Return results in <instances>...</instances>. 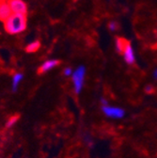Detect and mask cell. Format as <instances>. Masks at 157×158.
I'll use <instances>...</instances> for the list:
<instances>
[{"mask_svg":"<svg viewBox=\"0 0 157 158\" xmlns=\"http://www.w3.org/2000/svg\"><path fill=\"white\" fill-rule=\"evenodd\" d=\"M27 15L12 13L4 22L5 30L10 34H17L27 28Z\"/></svg>","mask_w":157,"mask_h":158,"instance_id":"1","label":"cell"},{"mask_svg":"<svg viewBox=\"0 0 157 158\" xmlns=\"http://www.w3.org/2000/svg\"><path fill=\"white\" fill-rule=\"evenodd\" d=\"M85 73H86L85 68L83 66H81V67L78 68L74 72V73L72 74V81H73V85H74V90L76 93H79L82 87H83Z\"/></svg>","mask_w":157,"mask_h":158,"instance_id":"2","label":"cell"},{"mask_svg":"<svg viewBox=\"0 0 157 158\" xmlns=\"http://www.w3.org/2000/svg\"><path fill=\"white\" fill-rule=\"evenodd\" d=\"M9 4L13 13L27 15V6L23 0H9Z\"/></svg>","mask_w":157,"mask_h":158,"instance_id":"3","label":"cell"},{"mask_svg":"<svg viewBox=\"0 0 157 158\" xmlns=\"http://www.w3.org/2000/svg\"><path fill=\"white\" fill-rule=\"evenodd\" d=\"M9 4V0H0V21L5 22L12 14Z\"/></svg>","mask_w":157,"mask_h":158,"instance_id":"4","label":"cell"},{"mask_svg":"<svg viewBox=\"0 0 157 158\" xmlns=\"http://www.w3.org/2000/svg\"><path fill=\"white\" fill-rule=\"evenodd\" d=\"M103 110L105 115L112 117V118H122L124 115V111L121 108H117V107H111L107 106H104Z\"/></svg>","mask_w":157,"mask_h":158,"instance_id":"5","label":"cell"},{"mask_svg":"<svg viewBox=\"0 0 157 158\" xmlns=\"http://www.w3.org/2000/svg\"><path fill=\"white\" fill-rule=\"evenodd\" d=\"M60 60H56V59H54V60H48L46 62H44L40 68L38 69V73L39 74H42V73H44L46 72H48L49 70L55 68L56 66L60 65Z\"/></svg>","mask_w":157,"mask_h":158,"instance_id":"6","label":"cell"},{"mask_svg":"<svg viewBox=\"0 0 157 158\" xmlns=\"http://www.w3.org/2000/svg\"><path fill=\"white\" fill-rule=\"evenodd\" d=\"M123 56H124V59L125 61L128 63V64H133L134 62V51H133V48L131 46V44L130 42L128 43V44L126 45L124 51H123Z\"/></svg>","mask_w":157,"mask_h":158,"instance_id":"7","label":"cell"},{"mask_svg":"<svg viewBox=\"0 0 157 158\" xmlns=\"http://www.w3.org/2000/svg\"><path fill=\"white\" fill-rule=\"evenodd\" d=\"M128 43H129V41H127V40L124 39V38H122V37L117 38V40H116V47H117L118 52L122 54L125 47H126V45L128 44Z\"/></svg>","mask_w":157,"mask_h":158,"instance_id":"8","label":"cell"},{"mask_svg":"<svg viewBox=\"0 0 157 158\" xmlns=\"http://www.w3.org/2000/svg\"><path fill=\"white\" fill-rule=\"evenodd\" d=\"M40 47H41V43L36 41V42H33L30 44H28L26 48V51L27 53H34V52H37L39 49H40Z\"/></svg>","mask_w":157,"mask_h":158,"instance_id":"9","label":"cell"},{"mask_svg":"<svg viewBox=\"0 0 157 158\" xmlns=\"http://www.w3.org/2000/svg\"><path fill=\"white\" fill-rule=\"evenodd\" d=\"M23 79V74L22 73H16L13 76V80H12V89L15 91L17 89V87L20 83V81Z\"/></svg>","mask_w":157,"mask_h":158,"instance_id":"10","label":"cell"},{"mask_svg":"<svg viewBox=\"0 0 157 158\" xmlns=\"http://www.w3.org/2000/svg\"><path fill=\"white\" fill-rule=\"evenodd\" d=\"M18 118H19V116L17 115V116H13V117H11L10 120L7 122V124H6V126L8 127V128H10L11 126H13L14 125V123H16V122L18 121Z\"/></svg>","mask_w":157,"mask_h":158,"instance_id":"11","label":"cell"},{"mask_svg":"<svg viewBox=\"0 0 157 158\" xmlns=\"http://www.w3.org/2000/svg\"><path fill=\"white\" fill-rule=\"evenodd\" d=\"M118 28V24L116 22H110L109 23V29L111 31H115Z\"/></svg>","mask_w":157,"mask_h":158,"instance_id":"12","label":"cell"},{"mask_svg":"<svg viewBox=\"0 0 157 158\" xmlns=\"http://www.w3.org/2000/svg\"><path fill=\"white\" fill-rule=\"evenodd\" d=\"M64 74L65 75H71L72 74V69L71 68H66L65 70H64Z\"/></svg>","mask_w":157,"mask_h":158,"instance_id":"13","label":"cell"},{"mask_svg":"<svg viewBox=\"0 0 157 158\" xmlns=\"http://www.w3.org/2000/svg\"><path fill=\"white\" fill-rule=\"evenodd\" d=\"M146 91H147L148 93H151V92L153 91V88H152L151 86H148V87L146 88Z\"/></svg>","mask_w":157,"mask_h":158,"instance_id":"14","label":"cell"},{"mask_svg":"<svg viewBox=\"0 0 157 158\" xmlns=\"http://www.w3.org/2000/svg\"><path fill=\"white\" fill-rule=\"evenodd\" d=\"M154 77H155V78L157 79V70H156V71L154 72Z\"/></svg>","mask_w":157,"mask_h":158,"instance_id":"15","label":"cell"}]
</instances>
